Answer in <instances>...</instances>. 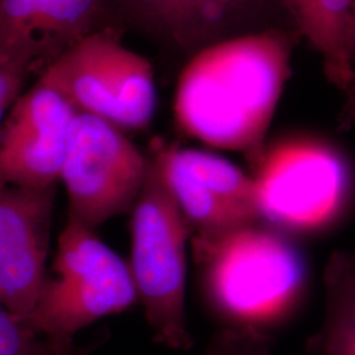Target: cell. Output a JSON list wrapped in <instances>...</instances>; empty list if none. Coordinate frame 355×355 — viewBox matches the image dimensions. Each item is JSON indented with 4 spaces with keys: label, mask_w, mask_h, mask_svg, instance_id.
<instances>
[{
    "label": "cell",
    "mask_w": 355,
    "mask_h": 355,
    "mask_svg": "<svg viewBox=\"0 0 355 355\" xmlns=\"http://www.w3.org/2000/svg\"><path fill=\"white\" fill-rule=\"evenodd\" d=\"M309 44L322 60L324 74L345 94L355 85V0H312Z\"/></svg>",
    "instance_id": "13"
},
{
    "label": "cell",
    "mask_w": 355,
    "mask_h": 355,
    "mask_svg": "<svg viewBox=\"0 0 355 355\" xmlns=\"http://www.w3.org/2000/svg\"><path fill=\"white\" fill-rule=\"evenodd\" d=\"M51 270L24 320L55 343L76 345L79 330L125 311L139 297L130 267L95 230L71 218L60 236Z\"/></svg>",
    "instance_id": "5"
},
{
    "label": "cell",
    "mask_w": 355,
    "mask_h": 355,
    "mask_svg": "<svg viewBox=\"0 0 355 355\" xmlns=\"http://www.w3.org/2000/svg\"><path fill=\"white\" fill-rule=\"evenodd\" d=\"M263 331L229 327L216 333L202 355H267Z\"/></svg>",
    "instance_id": "16"
},
{
    "label": "cell",
    "mask_w": 355,
    "mask_h": 355,
    "mask_svg": "<svg viewBox=\"0 0 355 355\" xmlns=\"http://www.w3.org/2000/svg\"><path fill=\"white\" fill-rule=\"evenodd\" d=\"M253 167L262 221L280 232L313 234L331 228L353 198L347 158L316 136L275 141Z\"/></svg>",
    "instance_id": "4"
},
{
    "label": "cell",
    "mask_w": 355,
    "mask_h": 355,
    "mask_svg": "<svg viewBox=\"0 0 355 355\" xmlns=\"http://www.w3.org/2000/svg\"><path fill=\"white\" fill-rule=\"evenodd\" d=\"M104 337L86 346L64 345L32 329L23 318L0 309V355H89Z\"/></svg>",
    "instance_id": "15"
},
{
    "label": "cell",
    "mask_w": 355,
    "mask_h": 355,
    "mask_svg": "<svg viewBox=\"0 0 355 355\" xmlns=\"http://www.w3.org/2000/svg\"><path fill=\"white\" fill-rule=\"evenodd\" d=\"M354 66H355V32H354Z\"/></svg>",
    "instance_id": "20"
},
{
    "label": "cell",
    "mask_w": 355,
    "mask_h": 355,
    "mask_svg": "<svg viewBox=\"0 0 355 355\" xmlns=\"http://www.w3.org/2000/svg\"><path fill=\"white\" fill-rule=\"evenodd\" d=\"M112 8L121 32L187 61L232 38L270 31L299 33L286 0H112Z\"/></svg>",
    "instance_id": "7"
},
{
    "label": "cell",
    "mask_w": 355,
    "mask_h": 355,
    "mask_svg": "<svg viewBox=\"0 0 355 355\" xmlns=\"http://www.w3.org/2000/svg\"><path fill=\"white\" fill-rule=\"evenodd\" d=\"M345 95L346 99L338 114V127L341 130L355 127V85Z\"/></svg>",
    "instance_id": "19"
},
{
    "label": "cell",
    "mask_w": 355,
    "mask_h": 355,
    "mask_svg": "<svg viewBox=\"0 0 355 355\" xmlns=\"http://www.w3.org/2000/svg\"><path fill=\"white\" fill-rule=\"evenodd\" d=\"M292 19L302 37H309L313 24V7L312 0H286Z\"/></svg>",
    "instance_id": "18"
},
{
    "label": "cell",
    "mask_w": 355,
    "mask_h": 355,
    "mask_svg": "<svg viewBox=\"0 0 355 355\" xmlns=\"http://www.w3.org/2000/svg\"><path fill=\"white\" fill-rule=\"evenodd\" d=\"M78 111L37 80L6 114L0 132L1 186L48 187L61 180Z\"/></svg>",
    "instance_id": "10"
},
{
    "label": "cell",
    "mask_w": 355,
    "mask_h": 355,
    "mask_svg": "<svg viewBox=\"0 0 355 355\" xmlns=\"http://www.w3.org/2000/svg\"><path fill=\"white\" fill-rule=\"evenodd\" d=\"M148 174V157L123 130L94 114L78 112L61 180L69 198L67 218L95 229L137 203Z\"/></svg>",
    "instance_id": "8"
},
{
    "label": "cell",
    "mask_w": 355,
    "mask_h": 355,
    "mask_svg": "<svg viewBox=\"0 0 355 355\" xmlns=\"http://www.w3.org/2000/svg\"><path fill=\"white\" fill-rule=\"evenodd\" d=\"M291 31H270L211 45L187 61L178 80L174 114L179 128L204 144L242 152L254 165L287 79L295 41Z\"/></svg>",
    "instance_id": "1"
},
{
    "label": "cell",
    "mask_w": 355,
    "mask_h": 355,
    "mask_svg": "<svg viewBox=\"0 0 355 355\" xmlns=\"http://www.w3.org/2000/svg\"><path fill=\"white\" fill-rule=\"evenodd\" d=\"M57 184L1 186L0 300L3 308L26 318L46 279Z\"/></svg>",
    "instance_id": "12"
},
{
    "label": "cell",
    "mask_w": 355,
    "mask_h": 355,
    "mask_svg": "<svg viewBox=\"0 0 355 355\" xmlns=\"http://www.w3.org/2000/svg\"><path fill=\"white\" fill-rule=\"evenodd\" d=\"M110 28L120 31L112 0H0V60L20 61L40 78L79 41Z\"/></svg>",
    "instance_id": "11"
},
{
    "label": "cell",
    "mask_w": 355,
    "mask_h": 355,
    "mask_svg": "<svg viewBox=\"0 0 355 355\" xmlns=\"http://www.w3.org/2000/svg\"><path fill=\"white\" fill-rule=\"evenodd\" d=\"M148 174L133 208L130 271L157 343L189 350L186 318L187 240L191 230L150 153Z\"/></svg>",
    "instance_id": "3"
},
{
    "label": "cell",
    "mask_w": 355,
    "mask_h": 355,
    "mask_svg": "<svg viewBox=\"0 0 355 355\" xmlns=\"http://www.w3.org/2000/svg\"><path fill=\"white\" fill-rule=\"evenodd\" d=\"M149 153L190 227L192 245L262 223L253 178L228 159L159 139L152 141Z\"/></svg>",
    "instance_id": "9"
},
{
    "label": "cell",
    "mask_w": 355,
    "mask_h": 355,
    "mask_svg": "<svg viewBox=\"0 0 355 355\" xmlns=\"http://www.w3.org/2000/svg\"><path fill=\"white\" fill-rule=\"evenodd\" d=\"M110 28L83 38L38 78L60 91L78 112L94 114L120 130H141L155 111L154 70L148 58Z\"/></svg>",
    "instance_id": "6"
},
{
    "label": "cell",
    "mask_w": 355,
    "mask_h": 355,
    "mask_svg": "<svg viewBox=\"0 0 355 355\" xmlns=\"http://www.w3.org/2000/svg\"><path fill=\"white\" fill-rule=\"evenodd\" d=\"M33 76L26 64L16 60H0V114L10 112L23 96V89L29 76Z\"/></svg>",
    "instance_id": "17"
},
{
    "label": "cell",
    "mask_w": 355,
    "mask_h": 355,
    "mask_svg": "<svg viewBox=\"0 0 355 355\" xmlns=\"http://www.w3.org/2000/svg\"><path fill=\"white\" fill-rule=\"evenodd\" d=\"M325 313L316 343L325 355H355V252L337 250L324 270Z\"/></svg>",
    "instance_id": "14"
},
{
    "label": "cell",
    "mask_w": 355,
    "mask_h": 355,
    "mask_svg": "<svg viewBox=\"0 0 355 355\" xmlns=\"http://www.w3.org/2000/svg\"><path fill=\"white\" fill-rule=\"evenodd\" d=\"M192 250L209 302L234 328L262 331L302 299L303 258L283 232L263 221Z\"/></svg>",
    "instance_id": "2"
}]
</instances>
